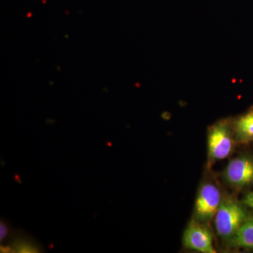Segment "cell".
Masks as SVG:
<instances>
[{"label": "cell", "instance_id": "obj_5", "mask_svg": "<svg viewBox=\"0 0 253 253\" xmlns=\"http://www.w3.org/2000/svg\"><path fill=\"white\" fill-rule=\"evenodd\" d=\"M186 249L202 253L217 252L213 246L212 235L205 223L193 219L186 226L183 235Z\"/></svg>", "mask_w": 253, "mask_h": 253}, {"label": "cell", "instance_id": "obj_3", "mask_svg": "<svg viewBox=\"0 0 253 253\" xmlns=\"http://www.w3.org/2000/svg\"><path fill=\"white\" fill-rule=\"evenodd\" d=\"M220 189L212 182H206L201 185L194 207V219L201 222H209L215 216L221 201Z\"/></svg>", "mask_w": 253, "mask_h": 253}, {"label": "cell", "instance_id": "obj_2", "mask_svg": "<svg viewBox=\"0 0 253 253\" xmlns=\"http://www.w3.org/2000/svg\"><path fill=\"white\" fill-rule=\"evenodd\" d=\"M236 143L231 121L223 120L212 125L208 131V166L229 157Z\"/></svg>", "mask_w": 253, "mask_h": 253}, {"label": "cell", "instance_id": "obj_6", "mask_svg": "<svg viewBox=\"0 0 253 253\" xmlns=\"http://www.w3.org/2000/svg\"><path fill=\"white\" fill-rule=\"evenodd\" d=\"M236 142L241 144L253 141V109L231 121Z\"/></svg>", "mask_w": 253, "mask_h": 253}, {"label": "cell", "instance_id": "obj_9", "mask_svg": "<svg viewBox=\"0 0 253 253\" xmlns=\"http://www.w3.org/2000/svg\"><path fill=\"white\" fill-rule=\"evenodd\" d=\"M243 203L246 206L253 208V191L246 195V197L243 200Z\"/></svg>", "mask_w": 253, "mask_h": 253}, {"label": "cell", "instance_id": "obj_4", "mask_svg": "<svg viewBox=\"0 0 253 253\" xmlns=\"http://www.w3.org/2000/svg\"><path fill=\"white\" fill-rule=\"evenodd\" d=\"M222 178L228 186L241 189L253 184V157L241 155L231 159L223 171Z\"/></svg>", "mask_w": 253, "mask_h": 253}, {"label": "cell", "instance_id": "obj_8", "mask_svg": "<svg viewBox=\"0 0 253 253\" xmlns=\"http://www.w3.org/2000/svg\"><path fill=\"white\" fill-rule=\"evenodd\" d=\"M8 234H9V227L4 222L1 221V224H0V240L1 241H2L7 236Z\"/></svg>", "mask_w": 253, "mask_h": 253}, {"label": "cell", "instance_id": "obj_7", "mask_svg": "<svg viewBox=\"0 0 253 253\" xmlns=\"http://www.w3.org/2000/svg\"><path fill=\"white\" fill-rule=\"evenodd\" d=\"M229 244L232 247L253 250V216L246 218Z\"/></svg>", "mask_w": 253, "mask_h": 253}, {"label": "cell", "instance_id": "obj_1", "mask_svg": "<svg viewBox=\"0 0 253 253\" xmlns=\"http://www.w3.org/2000/svg\"><path fill=\"white\" fill-rule=\"evenodd\" d=\"M248 217L246 209L236 200L224 198L214 217L217 235L229 243Z\"/></svg>", "mask_w": 253, "mask_h": 253}]
</instances>
